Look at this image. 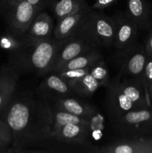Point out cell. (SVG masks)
<instances>
[{"label":"cell","mask_w":152,"mask_h":153,"mask_svg":"<svg viewBox=\"0 0 152 153\" xmlns=\"http://www.w3.org/2000/svg\"><path fill=\"white\" fill-rule=\"evenodd\" d=\"M4 152H12V149L7 143L0 141V153Z\"/></svg>","instance_id":"cell-30"},{"label":"cell","mask_w":152,"mask_h":153,"mask_svg":"<svg viewBox=\"0 0 152 153\" xmlns=\"http://www.w3.org/2000/svg\"><path fill=\"white\" fill-rule=\"evenodd\" d=\"M55 28L53 19L47 12L42 10L34 19L26 34L19 40L36 41L53 37Z\"/></svg>","instance_id":"cell-16"},{"label":"cell","mask_w":152,"mask_h":153,"mask_svg":"<svg viewBox=\"0 0 152 153\" xmlns=\"http://www.w3.org/2000/svg\"><path fill=\"white\" fill-rule=\"evenodd\" d=\"M127 13L139 30L151 28V6L147 0H127Z\"/></svg>","instance_id":"cell-17"},{"label":"cell","mask_w":152,"mask_h":153,"mask_svg":"<svg viewBox=\"0 0 152 153\" xmlns=\"http://www.w3.org/2000/svg\"><path fill=\"white\" fill-rule=\"evenodd\" d=\"M96 48H100L99 45L78 25L72 34L63 40L55 58L52 73L56 72L63 64L80 54Z\"/></svg>","instance_id":"cell-5"},{"label":"cell","mask_w":152,"mask_h":153,"mask_svg":"<svg viewBox=\"0 0 152 153\" xmlns=\"http://www.w3.org/2000/svg\"><path fill=\"white\" fill-rule=\"evenodd\" d=\"M0 118L11 128L12 152H28V148L47 146L54 142L52 108L36 91L15 92Z\"/></svg>","instance_id":"cell-1"},{"label":"cell","mask_w":152,"mask_h":153,"mask_svg":"<svg viewBox=\"0 0 152 153\" xmlns=\"http://www.w3.org/2000/svg\"><path fill=\"white\" fill-rule=\"evenodd\" d=\"M88 5L84 0H55L52 4V9L57 19L77 13Z\"/></svg>","instance_id":"cell-20"},{"label":"cell","mask_w":152,"mask_h":153,"mask_svg":"<svg viewBox=\"0 0 152 153\" xmlns=\"http://www.w3.org/2000/svg\"><path fill=\"white\" fill-rule=\"evenodd\" d=\"M50 105L52 108L73 114L90 121H93L94 119L100 116L99 112L95 106L71 97L59 99L50 103Z\"/></svg>","instance_id":"cell-13"},{"label":"cell","mask_w":152,"mask_h":153,"mask_svg":"<svg viewBox=\"0 0 152 153\" xmlns=\"http://www.w3.org/2000/svg\"><path fill=\"white\" fill-rule=\"evenodd\" d=\"M112 123L120 137H152V108L131 111Z\"/></svg>","instance_id":"cell-4"},{"label":"cell","mask_w":152,"mask_h":153,"mask_svg":"<svg viewBox=\"0 0 152 153\" xmlns=\"http://www.w3.org/2000/svg\"><path fill=\"white\" fill-rule=\"evenodd\" d=\"M89 74L100 84L101 87H107L110 83L109 70L104 60L101 59L91 66Z\"/></svg>","instance_id":"cell-23"},{"label":"cell","mask_w":152,"mask_h":153,"mask_svg":"<svg viewBox=\"0 0 152 153\" xmlns=\"http://www.w3.org/2000/svg\"><path fill=\"white\" fill-rule=\"evenodd\" d=\"M90 10L91 7L86 5L77 13L65 16L58 20V23L54 28V37L60 40L69 37L75 31L81 19Z\"/></svg>","instance_id":"cell-18"},{"label":"cell","mask_w":152,"mask_h":153,"mask_svg":"<svg viewBox=\"0 0 152 153\" xmlns=\"http://www.w3.org/2000/svg\"><path fill=\"white\" fill-rule=\"evenodd\" d=\"M2 16L10 34L21 39L42 9L26 0H2Z\"/></svg>","instance_id":"cell-3"},{"label":"cell","mask_w":152,"mask_h":153,"mask_svg":"<svg viewBox=\"0 0 152 153\" xmlns=\"http://www.w3.org/2000/svg\"><path fill=\"white\" fill-rule=\"evenodd\" d=\"M151 91H152V87H151V89L150 92H149V97H150V94H151Z\"/></svg>","instance_id":"cell-34"},{"label":"cell","mask_w":152,"mask_h":153,"mask_svg":"<svg viewBox=\"0 0 152 153\" xmlns=\"http://www.w3.org/2000/svg\"><path fill=\"white\" fill-rule=\"evenodd\" d=\"M130 49L131 51L122 63L119 75L139 78L142 75L148 57L142 45H138L136 47L134 45Z\"/></svg>","instance_id":"cell-15"},{"label":"cell","mask_w":152,"mask_h":153,"mask_svg":"<svg viewBox=\"0 0 152 153\" xmlns=\"http://www.w3.org/2000/svg\"><path fill=\"white\" fill-rule=\"evenodd\" d=\"M101 59H103V56L100 52V48H96V49L86 51V52L80 54L75 58H72L68 62L66 63L65 64H63L56 72L83 68V67L92 65L95 62Z\"/></svg>","instance_id":"cell-19"},{"label":"cell","mask_w":152,"mask_h":153,"mask_svg":"<svg viewBox=\"0 0 152 153\" xmlns=\"http://www.w3.org/2000/svg\"><path fill=\"white\" fill-rule=\"evenodd\" d=\"M71 87L75 94H78L81 97H89L95 94L101 85L89 73H88L71 85Z\"/></svg>","instance_id":"cell-22"},{"label":"cell","mask_w":152,"mask_h":153,"mask_svg":"<svg viewBox=\"0 0 152 153\" xmlns=\"http://www.w3.org/2000/svg\"><path fill=\"white\" fill-rule=\"evenodd\" d=\"M115 24L113 46L119 49H125L135 44L138 27L127 12H119L113 17Z\"/></svg>","instance_id":"cell-8"},{"label":"cell","mask_w":152,"mask_h":153,"mask_svg":"<svg viewBox=\"0 0 152 153\" xmlns=\"http://www.w3.org/2000/svg\"><path fill=\"white\" fill-rule=\"evenodd\" d=\"M140 78L142 80L149 94V92H150L152 87V57H148V58L144 71H143L142 75Z\"/></svg>","instance_id":"cell-26"},{"label":"cell","mask_w":152,"mask_h":153,"mask_svg":"<svg viewBox=\"0 0 152 153\" xmlns=\"http://www.w3.org/2000/svg\"><path fill=\"white\" fill-rule=\"evenodd\" d=\"M151 28L152 30V10H151Z\"/></svg>","instance_id":"cell-31"},{"label":"cell","mask_w":152,"mask_h":153,"mask_svg":"<svg viewBox=\"0 0 152 153\" xmlns=\"http://www.w3.org/2000/svg\"><path fill=\"white\" fill-rule=\"evenodd\" d=\"M106 88V108L112 122L127 112L139 109L120 89L116 78L110 82Z\"/></svg>","instance_id":"cell-7"},{"label":"cell","mask_w":152,"mask_h":153,"mask_svg":"<svg viewBox=\"0 0 152 153\" xmlns=\"http://www.w3.org/2000/svg\"><path fill=\"white\" fill-rule=\"evenodd\" d=\"M79 26L84 30L100 46H113L115 24L113 18L91 9L81 19Z\"/></svg>","instance_id":"cell-6"},{"label":"cell","mask_w":152,"mask_h":153,"mask_svg":"<svg viewBox=\"0 0 152 153\" xmlns=\"http://www.w3.org/2000/svg\"><path fill=\"white\" fill-rule=\"evenodd\" d=\"M117 83L124 94L131 99L139 109L152 108L148 92L141 78L125 76L122 79L120 75L116 77Z\"/></svg>","instance_id":"cell-11"},{"label":"cell","mask_w":152,"mask_h":153,"mask_svg":"<svg viewBox=\"0 0 152 153\" xmlns=\"http://www.w3.org/2000/svg\"><path fill=\"white\" fill-rule=\"evenodd\" d=\"M0 141L7 143L11 147L13 143V134L11 128L7 122L0 118Z\"/></svg>","instance_id":"cell-25"},{"label":"cell","mask_w":152,"mask_h":153,"mask_svg":"<svg viewBox=\"0 0 152 153\" xmlns=\"http://www.w3.org/2000/svg\"><path fill=\"white\" fill-rule=\"evenodd\" d=\"M38 94L50 103L75 94L71 85L58 73H51L39 85L36 90Z\"/></svg>","instance_id":"cell-9"},{"label":"cell","mask_w":152,"mask_h":153,"mask_svg":"<svg viewBox=\"0 0 152 153\" xmlns=\"http://www.w3.org/2000/svg\"><path fill=\"white\" fill-rule=\"evenodd\" d=\"M19 76L9 64L0 67V117L16 91Z\"/></svg>","instance_id":"cell-14"},{"label":"cell","mask_w":152,"mask_h":153,"mask_svg":"<svg viewBox=\"0 0 152 153\" xmlns=\"http://www.w3.org/2000/svg\"><path fill=\"white\" fill-rule=\"evenodd\" d=\"M91 66L83 67V68L64 70V71H59L56 72V73H58L61 77L63 78L65 80H66L68 83L71 85L75 82H77V80L83 78L84 76L87 75L88 73H89Z\"/></svg>","instance_id":"cell-24"},{"label":"cell","mask_w":152,"mask_h":153,"mask_svg":"<svg viewBox=\"0 0 152 153\" xmlns=\"http://www.w3.org/2000/svg\"><path fill=\"white\" fill-rule=\"evenodd\" d=\"M118 0H96L92 6V10H103L113 5Z\"/></svg>","instance_id":"cell-27"},{"label":"cell","mask_w":152,"mask_h":153,"mask_svg":"<svg viewBox=\"0 0 152 153\" xmlns=\"http://www.w3.org/2000/svg\"><path fill=\"white\" fill-rule=\"evenodd\" d=\"M89 152L98 153H152V143L148 138L120 137L103 146L92 148Z\"/></svg>","instance_id":"cell-10"},{"label":"cell","mask_w":152,"mask_h":153,"mask_svg":"<svg viewBox=\"0 0 152 153\" xmlns=\"http://www.w3.org/2000/svg\"><path fill=\"white\" fill-rule=\"evenodd\" d=\"M144 46L148 57H152V30L146 39Z\"/></svg>","instance_id":"cell-29"},{"label":"cell","mask_w":152,"mask_h":153,"mask_svg":"<svg viewBox=\"0 0 152 153\" xmlns=\"http://www.w3.org/2000/svg\"><path fill=\"white\" fill-rule=\"evenodd\" d=\"M91 128L79 124H67L53 130L54 141L67 144L89 146Z\"/></svg>","instance_id":"cell-12"},{"label":"cell","mask_w":152,"mask_h":153,"mask_svg":"<svg viewBox=\"0 0 152 153\" xmlns=\"http://www.w3.org/2000/svg\"><path fill=\"white\" fill-rule=\"evenodd\" d=\"M148 139L151 143H152V137H148Z\"/></svg>","instance_id":"cell-33"},{"label":"cell","mask_w":152,"mask_h":153,"mask_svg":"<svg viewBox=\"0 0 152 153\" xmlns=\"http://www.w3.org/2000/svg\"><path fill=\"white\" fill-rule=\"evenodd\" d=\"M26 1L31 3L33 5L40 7L43 10H44L45 7L49 6L50 4H52L54 2V1L52 0H26Z\"/></svg>","instance_id":"cell-28"},{"label":"cell","mask_w":152,"mask_h":153,"mask_svg":"<svg viewBox=\"0 0 152 153\" xmlns=\"http://www.w3.org/2000/svg\"><path fill=\"white\" fill-rule=\"evenodd\" d=\"M150 99H151V104H152V91L151 92V94H150Z\"/></svg>","instance_id":"cell-32"},{"label":"cell","mask_w":152,"mask_h":153,"mask_svg":"<svg viewBox=\"0 0 152 153\" xmlns=\"http://www.w3.org/2000/svg\"><path fill=\"white\" fill-rule=\"evenodd\" d=\"M63 40H58L55 37L36 41L19 40V44L10 51L9 65L19 75L50 74Z\"/></svg>","instance_id":"cell-2"},{"label":"cell","mask_w":152,"mask_h":153,"mask_svg":"<svg viewBox=\"0 0 152 153\" xmlns=\"http://www.w3.org/2000/svg\"><path fill=\"white\" fill-rule=\"evenodd\" d=\"M52 110L53 114V130L67 124H79L90 128L92 127V121L55 108H52Z\"/></svg>","instance_id":"cell-21"}]
</instances>
